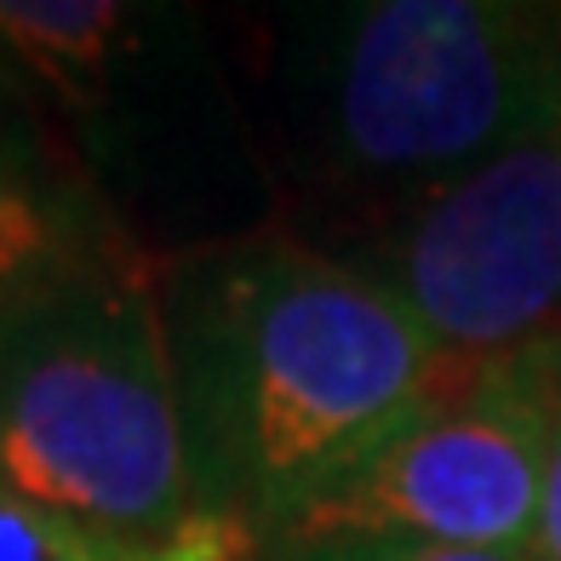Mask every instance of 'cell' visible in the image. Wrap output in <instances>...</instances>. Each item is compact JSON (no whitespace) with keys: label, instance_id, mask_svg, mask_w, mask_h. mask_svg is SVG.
Here are the masks:
<instances>
[{"label":"cell","instance_id":"obj_1","mask_svg":"<svg viewBox=\"0 0 561 561\" xmlns=\"http://www.w3.org/2000/svg\"><path fill=\"white\" fill-rule=\"evenodd\" d=\"M167 333L195 504L259 550L458 373L373 275L287 229L167 264Z\"/></svg>","mask_w":561,"mask_h":561},{"label":"cell","instance_id":"obj_2","mask_svg":"<svg viewBox=\"0 0 561 561\" xmlns=\"http://www.w3.org/2000/svg\"><path fill=\"white\" fill-rule=\"evenodd\" d=\"M275 98L310 184L419 201L561 133V7L362 0L275 30Z\"/></svg>","mask_w":561,"mask_h":561},{"label":"cell","instance_id":"obj_3","mask_svg":"<svg viewBox=\"0 0 561 561\" xmlns=\"http://www.w3.org/2000/svg\"><path fill=\"white\" fill-rule=\"evenodd\" d=\"M0 75L69 172L161 264L259 236L264 156L218 35L161 0H0Z\"/></svg>","mask_w":561,"mask_h":561},{"label":"cell","instance_id":"obj_4","mask_svg":"<svg viewBox=\"0 0 561 561\" xmlns=\"http://www.w3.org/2000/svg\"><path fill=\"white\" fill-rule=\"evenodd\" d=\"M0 499L126 539L201 522L167 264L133 236L92 241L0 293Z\"/></svg>","mask_w":561,"mask_h":561},{"label":"cell","instance_id":"obj_5","mask_svg":"<svg viewBox=\"0 0 561 561\" xmlns=\"http://www.w3.org/2000/svg\"><path fill=\"white\" fill-rule=\"evenodd\" d=\"M350 259L453 362H504L561 316V144H527L430 190Z\"/></svg>","mask_w":561,"mask_h":561},{"label":"cell","instance_id":"obj_6","mask_svg":"<svg viewBox=\"0 0 561 561\" xmlns=\"http://www.w3.org/2000/svg\"><path fill=\"white\" fill-rule=\"evenodd\" d=\"M545 447L550 407L527 385L516 355L458 362L447 390L385 453L287 522L264 550L333 539L527 550L539 522Z\"/></svg>","mask_w":561,"mask_h":561},{"label":"cell","instance_id":"obj_7","mask_svg":"<svg viewBox=\"0 0 561 561\" xmlns=\"http://www.w3.org/2000/svg\"><path fill=\"white\" fill-rule=\"evenodd\" d=\"M121 229L69 172L64 149L0 75V293Z\"/></svg>","mask_w":561,"mask_h":561},{"label":"cell","instance_id":"obj_8","mask_svg":"<svg viewBox=\"0 0 561 561\" xmlns=\"http://www.w3.org/2000/svg\"><path fill=\"white\" fill-rule=\"evenodd\" d=\"M0 561H259V539L224 516H201L172 539H126L41 504L0 499Z\"/></svg>","mask_w":561,"mask_h":561},{"label":"cell","instance_id":"obj_9","mask_svg":"<svg viewBox=\"0 0 561 561\" xmlns=\"http://www.w3.org/2000/svg\"><path fill=\"white\" fill-rule=\"evenodd\" d=\"M259 561H539L533 550H465V545H401V539H333V545H280Z\"/></svg>","mask_w":561,"mask_h":561},{"label":"cell","instance_id":"obj_10","mask_svg":"<svg viewBox=\"0 0 561 561\" xmlns=\"http://www.w3.org/2000/svg\"><path fill=\"white\" fill-rule=\"evenodd\" d=\"M539 561H561V401L550 407V447H545V481H539V522L533 545Z\"/></svg>","mask_w":561,"mask_h":561}]
</instances>
